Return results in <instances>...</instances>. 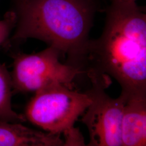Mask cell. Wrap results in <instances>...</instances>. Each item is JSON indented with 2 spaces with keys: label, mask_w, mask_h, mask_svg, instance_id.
I'll use <instances>...</instances> for the list:
<instances>
[{
  "label": "cell",
  "mask_w": 146,
  "mask_h": 146,
  "mask_svg": "<svg viewBox=\"0 0 146 146\" xmlns=\"http://www.w3.org/2000/svg\"><path fill=\"white\" fill-rule=\"evenodd\" d=\"M75 66L92 84L113 78L127 99L146 96V14L135 3L111 1L101 36L87 43Z\"/></svg>",
  "instance_id": "obj_1"
},
{
  "label": "cell",
  "mask_w": 146,
  "mask_h": 146,
  "mask_svg": "<svg viewBox=\"0 0 146 146\" xmlns=\"http://www.w3.org/2000/svg\"><path fill=\"white\" fill-rule=\"evenodd\" d=\"M97 10L95 0H16L17 16L13 41L33 38L75 62L88 41Z\"/></svg>",
  "instance_id": "obj_2"
},
{
  "label": "cell",
  "mask_w": 146,
  "mask_h": 146,
  "mask_svg": "<svg viewBox=\"0 0 146 146\" xmlns=\"http://www.w3.org/2000/svg\"><path fill=\"white\" fill-rule=\"evenodd\" d=\"M92 101L90 89L80 93L61 84H52L35 92L25 117L47 133L63 135L64 146H84V137L74 124Z\"/></svg>",
  "instance_id": "obj_3"
},
{
  "label": "cell",
  "mask_w": 146,
  "mask_h": 146,
  "mask_svg": "<svg viewBox=\"0 0 146 146\" xmlns=\"http://www.w3.org/2000/svg\"><path fill=\"white\" fill-rule=\"evenodd\" d=\"M61 56L58 50L50 46L35 54H15L11 73L13 93L35 92L55 84L72 88L75 79L83 74L72 65L61 62Z\"/></svg>",
  "instance_id": "obj_4"
},
{
  "label": "cell",
  "mask_w": 146,
  "mask_h": 146,
  "mask_svg": "<svg viewBox=\"0 0 146 146\" xmlns=\"http://www.w3.org/2000/svg\"><path fill=\"white\" fill-rule=\"evenodd\" d=\"M102 86L92 84L93 101L85 111L82 121L88 129V146H122L121 122L127 98L121 94L113 99Z\"/></svg>",
  "instance_id": "obj_5"
},
{
  "label": "cell",
  "mask_w": 146,
  "mask_h": 146,
  "mask_svg": "<svg viewBox=\"0 0 146 146\" xmlns=\"http://www.w3.org/2000/svg\"><path fill=\"white\" fill-rule=\"evenodd\" d=\"M123 146L146 145V96L127 99L121 122Z\"/></svg>",
  "instance_id": "obj_6"
},
{
  "label": "cell",
  "mask_w": 146,
  "mask_h": 146,
  "mask_svg": "<svg viewBox=\"0 0 146 146\" xmlns=\"http://www.w3.org/2000/svg\"><path fill=\"white\" fill-rule=\"evenodd\" d=\"M61 136L36 131L21 123L0 121V146H61Z\"/></svg>",
  "instance_id": "obj_7"
},
{
  "label": "cell",
  "mask_w": 146,
  "mask_h": 146,
  "mask_svg": "<svg viewBox=\"0 0 146 146\" xmlns=\"http://www.w3.org/2000/svg\"><path fill=\"white\" fill-rule=\"evenodd\" d=\"M13 93L11 73L5 64L0 63V121L22 123L26 121V117L12 108L11 101Z\"/></svg>",
  "instance_id": "obj_8"
},
{
  "label": "cell",
  "mask_w": 146,
  "mask_h": 146,
  "mask_svg": "<svg viewBox=\"0 0 146 146\" xmlns=\"http://www.w3.org/2000/svg\"><path fill=\"white\" fill-rule=\"evenodd\" d=\"M17 16L15 11L6 13L3 18L0 20V45L5 42L11 32L15 27Z\"/></svg>",
  "instance_id": "obj_9"
},
{
  "label": "cell",
  "mask_w": 146,
  "mask_h": 146,
  "mask_svg": "<svg viewBox=\"0 0 146 146\" xmlns=\"http://www.w3.org/2000/svg\"><path fill=\"white\" fill-rule=\"evenodd\" d=\"M119 1L124 3H135L136 0H111V1Z\"/></svg>",
  "instance_id": "obj_10"
}]
</instances>
